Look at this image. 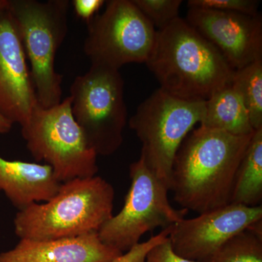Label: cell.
Here are the masks:
<instances>
[{"label":"cell","instance_id":"9a60e30c","mask_svg":"<svg viewBox=\"0 0 262 262\" xmlns=\"http://www.w3.org/2000/svg\"><path fill=\"white\" fill-rule=\"evenodd\" d=\"M200 125L234 136H249L255 131L243 98L232 84L206 100Z\"/></svg>","mask_w":262,"mask_h":262},{"label":"cell","instance_id":"d6986e66","mask_svg":"<svg viewBox=\"0 0 262 262\" xmlns=\"http://www.w3.org/2000/svg\"><path fill=\"white\" fill-rule=\"evenodd\" d=\"M157 30H160L179 18L182 0H133Z\"/></svg>","mask_w":262,"mask_h":262},{"label":"cell","instance_id":"44dd1931","mask_svg":"<svg viewBox=\"0 0 262 262\" xmlns=\"http://www.w3.org/2000/svg\"><path fill=\"white\" fill-rule=\"evenodd\" d=\"M172 226L163 229L159 234L151 236L146 242L136 245L127 252L122 253L118 257L108 262H144L146 255L151 248L168 238Z\"/></svg>","mask_w":262,"mask_h":262},{"label":"cell","instance_id":"8992f818","mask_svg":"<svg viewBox=\"0 0 262 262\" xmlns=\"http://www.w3.org/2000/svg\"><path fill=\"white\" fill-rule=\"evenodd\" d=\"M71 110L88 146L97 155L110 156L123 142L127 111L120 70L91 65L70 89Z\"/></svg>","mask_w":262,"mask_h":262},{"label":"cell","instance_id":"7c38bea8","mask_svg":"<svg viewBox=\"0 0 262 262\" xmlns=\"http://www.w3.org/2000/svg\"><path fill=\"white\" fill-rule=\"evenodd\" d=\"M21 39L8 10L0 13V115L21 126L37 104Z\"/></svg>","mask_w":262,"mask_h":262},{"label":"cell","instance_id":"9c48e42d","mask_svg":"<svg viewBox=\"0 0 262 262\" xmlns=\"http://www.w3.org/2000/svg\"><path fill=\"white\" fill-rule=\"evenodd\" d=\"M87 28L83 51L91 65L117 70L128 63H145L156 39L157 29L133 0L106 2Z\"/></svg>","mask_w":262,"mask_h":262},{"label":"cell","instance_id":"ba28073f","mask_svg":"<svg viewBox=\"0 0 262 262\" xmlns=\"http://www.w3.org/2000/svg\"><path fill=\"white\" fill-rule=\"evenodd\" d=\"M130 187L124 206L98 232L101 242L122 253L139 244L146 232L168 228L187 214L175 209L168 200L169 189L147 168L141 157L130 165Z\"/></svg>","mask_w":262,"mask_h":262},{"label":"cell","instance_id":"277c9868","mask_svg":"<svg viewBox=\"0 0 262 262\" xmlns=\"http://www.w3.org/2000/svg\"><path fill=\"white\" fill-rule=\"evenodd\" d=\"M68 0H10L8 12L14 20L26 56L37 102L50 108L62 101L63 77L56 70V56L68 32Z\"/></svg>","mask_w":262,"mask_h":262},{"label":"cell","instance_id":"8fae6325","mask_svg":"<svg viewBox=\"0 0 262 262\" xmlns=\"http://www.w3.org/2000/svg\"><path fill=\"white\" fill-rule=\"evenodd\" d=\"M185 20L222 53L233 70L262 59L261 15L189 8Z\"/></svg>","mask_w":262,"mask_h":262},{"label":"cell","instance_id":"603a6c76","mask_svg":"<svg viewBox=\"0 0 262 262\" xmlns=\"http://www.w3.org/2000/svg\"><path fill=\"white\" fill-rule=\"evenodd\" d=\"M105 3L103 0H73L72 5L76 15L87 23L97 14Z\"/></svg>","mask_w":262,"mask_h":262},{"label":"cell","instance_id":"e0dca14e","mask_svg":"<svg viewBox=\"0 0 262 262\" xmlns=\"http://www.w3.org/2000/svg\"><path fill=\"white\" fill-rule=\"evenodd\" d=\"M232 84L243 98L253 130L262 128V59L235 70Z\"/></svg>","mask_w":262,"mask_h":262},{"label":"cell","instance_id":"3957f363","mask_svg":"<svg viewBox=\"0 0 262 262\" xmlns=\"http://www.w3.org/2000/svg\"><path fill=\"white\" fill-rule=\"evenodd\" d=\"M115 189L101 177L61 183L49 201L18 211L15 233L20 239L48 241L98 232L113 215Z\"/></svg>","mask_w":262,"mask_h":262},{"label":"cell","instance_id":"ffe728a7","mask_svg":"<svg viewBox=\"0 0 262 262\" xmlns=\"http://www.w3.org/2000/svg\"><path fill=\"white\" fill-rule=\"evenodd\" d=\"M259 2L256 0H189V8H205L256 16Z\"/></svg>","mask_w":262,"mask_h":262},{"label":"cell","instance_id":"6da1fadb","mask_svg":"<svg viewBox=\"0 0 262 262\" xmlns=\"http://www.w3.org/2000/svg\"><path fill=\"white\" fill-rule=\"evenodd\" d=\"M253 134L193 129L173 162L170 191L179 206L201 214L230 204L236 172Z\"/></svg>","mask_w":262,"mask_h":262},{"label":"cell","instance_id":"7402d4cb","mask_svg":"<svg viewBox=\"0 0 262 262\" xmlns=\"http://www.w3.org/2000/svg\"><path fill=\"white\" fill-rule=\"evenodd\" d=\"M144 262H198L181 257L172 249L169 238L151 248Z\"/></svg>","mask_w":262,"mask_h":262},{"label":"cell","instance_id":"30bf717a","mask_svg":"<svg viewBox=\"0 0 262 262\" xmlns=\"http://www.w3.org/2000/svg\"><path fill=\"white\" fill-rule=\"evenodd\" d=\"M259 220L261 206L229 204L194 218L183 219L172 226L168 238L177 255L198 261Z\"/></svg>","mask_w":262,"mask_h":262},{"label":"cell","instance_id":"ac0fdd59","mask_svg":"<svg viewBox=\"0 0 262 262\" xmlns=\"http://www.w3.org/2000/svg\"><path fill=\"white\" fill-rule=\"evenodd\" d=\"M198 262H262V237L247 228Z\"/></svg>","mask_w":262,"mask_h":262},{"label":"cell","instance_id":"cb8c5ba5","mask_svg":"<svg viewBox=\"0 0 262 262\" xmlns=\"http://www.w3.org/2000/svg\"><path fill=\"white\" fill-rule=\"evenodd\" d=\"M13 124L0 115V135L8 134L13 127Z\"/></svg>","mask_w":262,"mask_h":262},{"label":"cell","instance_id":"7a4b0ae2","mask_svg":"<svg viewBox=\"0 0 262 262\" xmlns=\"http://www.w3.org/2000/svg\"><path fill=\"white\" fill-rule=\"evenodd\" d=\"M145 63L160 89L187 101H206L232 84L235 72L222 53L180 17L157 30Z\"/></svg>","mask_w":262,"mask_h":262},{"label":"cell","instance_id":"2e32d148","mask_svg":"<svg viewBox=\"0 0 262 262\" xmlns=\"http://www.w3.org/2000/svg\"><path fill=\"white\" fill-rule=\"evenodd\" d=\"M262 128L254 131L234 178L230 204L261 206Z\"/></svg>","mask_w":262,"mask_h":262},{"label":"cell","instance_id":"52a82bcc","mask_svg":"<svg viewBox=\"0 0 262 262\" xmlns=\"http://www.w3.org/2000/svg\"><path fill=\"white\" fill-rule=\"evenodd\" d=\"M27 149L51 167L58 182L96 176L97 156L88 146L71 110L70 96L50 108L39 103L21 125Z\"/></svg>","mask_w":262,"mask_h":262},{"label":"cell","instance_id":"5bb4252c","mask_svg":"<svg viewBox=\"0 0 262 262\" xmlns=\"http://www.w3.org/2000/svg\"><path fill=\"white\" fill-rule=\"evenodd\" d=\"M61 184L47 164L8 160L0 156V192L18 211L33 203L49 201Z\"/></svg>","mask_w":262,"mask_h":262},{"label":"cell","instance_id":"4fadbf2b","mask_svg":"<svg viewBox=\"0 0 262 262\" xmlns=\"http://www.w3.org/2000/svg\"><path fill=\"white\" fill-rule=\"evenodd\" d=\"M122 253L93 232L48 241L20 239L13 249L0 253V262H108Z\"/></svg>","mask_w":262,"mask_h":262},{"label":"cell","instance_id":"d4e9b609","mask_svg":"<svg viewBox=\"0 0 262 262\" xmlns=\"http://www.w3.org/2000/svg\"><path fill=\"white\" fill-rule=\"evenodd\" d=\"M10 0H0V13L6 11L9 8Z\"/></svg>","mask_w":262,"mask_h":262},{"label":"cell","instance_id":"5b68a950","mask_svg":"<svg viewBox=\"0 0 262 262\" xmlns=\"http://www.w3.org/2000/svg\"><path fill=\"white\" fill-rule=\"evenodd\" d=\"M205 103L174 97L159 88L129 120V127L142 144L140 157L169 191L176 155L188 134L201 124Z\"/></svg>","mask_w":262,"mask_h":262}]
</instances>
